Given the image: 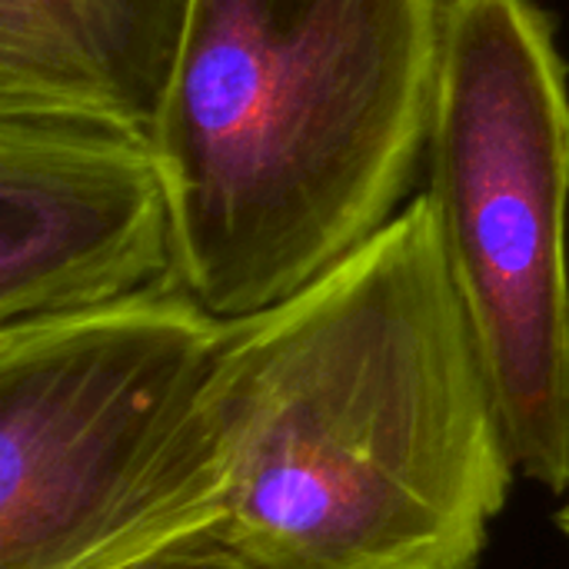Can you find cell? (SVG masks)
<instances>
[{
    "label": "cell",
    "instance_id": "obj_1",
    "mask_svg": "<svg viewBox=\"0 0 569 569\" xmlns=\"http://www.w3.org/2000/svg\"><path fill=\"white\" fill-rule=\"evenodd\" d=\"M210 403L217 533L263 569H477L520 473L427 193L230 320Z\"/></svg>",
    "mask_w": 569,
    "mask_h": 569
},
{
    "label": "cell",
    "instance_id": "obj_2",
    "mask_svg": "<svg viewBox=\"0 0 569 569\" xmlns=\"http://www.w3.org/2000/svg\"><path fill=\"white\" fill-rule=\"evenodd\" d=\"M447 0H193L150 130L177 287L220 320L300 293L403 207Z\"/></svg>",
    "mask_w": 569,
    "mask_h": 569
},
{
    "label": "cell",
    "instance_id": "obj_3",
    "mask_svg": "<svg viewBox=\"0 0 569 569\" xmlns=\"http://www.w3.org/2000/svg\"><path fill=\"white\" fill-rule=\"evenodd\" d=\"M227 333L177 283L0 327V569H123L220 523Z\"/></svg>",
    "mask_w": 569,
    "mask_h": 569
},
{
    "label": "cell",
    "instance_id": "obj_4",
    "mask_svg": "<svg viewBox=\"0 0 569 569\" xmlns=\"http://www.w3.org/2000/svg\"><path fill=\"white\" fill-rule=\"evenodd\" d=\"M430 207L527 480L569 490V67L537 0H447Z\"/></svg>",
    "mask_w": 569,
    "mask_h": 569
},
{
    "label": "cell",
    "instance_id": "obj_5",
    "mask_svg": "<svg viewBox=\"0 0 569 569\" xmlns=\"http://www.w3.org/2000/svg\"><path fill=\"white\" fill-rule=\"evenodd\" d=\"M167 283H177V227L150 137L0 117V327Z\"/></svg>",
    "mask_w": 569,
    "mask_h": 569
},
{
    "label": "cell",
    "instance_id": "obj_6",
    "mask_svg": "<svg viewBox=\"0 0 569 569\" xmlns=\"http://www.w3.org/2000/svg\"><path fill=\"white\" fill-rule=\"evenodd\" d=\"M193 0H0V117L147 133Z\"/></svg>",
    "mask_w": 569,
    "mask_h": 569
},
{
    "label": "cell",
    "instance_id": "obj_7",
    "mask_svg": "<svg viewBox=\"0 0 569 569\" xmlns=\"http://www.w3.org/2000/svg\"><path fill=\"white\" fill-rule=\"evenodd\" d=\"M123 569H263L257 560H250L243 550H237L227 537L213 530L187 537L167 550H157L137 563Z\"/></svg>",
    "mask_w": 569,
    "mask_h": 569
},
{
    "label": "cell",
    "instance_id": "obj_8",
    "mask_svg": "<svg viewBox=\"0 0 569 569\" xmlns=\"http://www.w3.org/2000/svg\"><path fill=\"white\" fill-rule=\"evenodd\" d=\"M563 497H567V500H563V507L557 510V527H560V530L567 533V540H569V490L563 493Z\"/></svg>",
    "mask_w": 569,
    "mask_h": 569
}]
</instances>
